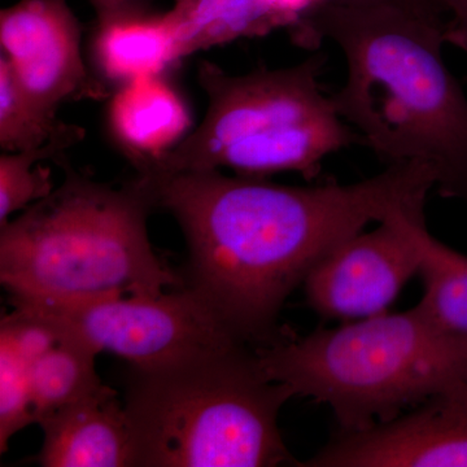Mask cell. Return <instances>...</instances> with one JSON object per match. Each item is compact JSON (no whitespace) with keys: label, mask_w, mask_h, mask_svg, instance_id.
Returning a JSON list of instances; mask_svg holds the SVG:
<instances>
[{"label":"cell","mask_w":467,"mask_h":467,"mask_svg":"<svg viewBox=\"0 0 467 467\" xmlns=\"http://www.w3.org/2000/svg\"><path fill=\"white\" fill-rule=\"evenodd\" d=\"M73 126L34 103L18 84L7 58L0 57V147L5 152L45 146Z\"/></svg>","instance_id":"18"},{"label":"cell","mask_w":467,"mask_h":467,"mask_svg":"<svg viewBox=\"0 0 467 467\" xmlns=\"http://www.w3.org/2000/svg\"><path fill=\"white\" fill-rule=\"evenodd\" d=\"M254 352L270 380L330 407L343 432L389 422L467 380V340L417 306L304 337L282 333Z\"/></svg>","instance_id":"5"},{"label":"cell","mask_w":467,"mask_h":467,"mask_svg":"<svg viewBox=\"0 0 467 467\" xmlns=\"http://www.w3.org/2000/svg\"><path fill=\"white\" fill-rule=\"evenodd\" d=\"M306 467H467V380L389 422L340 431Z\"/></svg>","instance_id":"10"},{"label":"cell","mask_w":467,"mask_h":467,"mask_svg":"<svg viewBox=\"0 0 467 467\" xmlns=\"http://www.w3.org/2000/svg\"><path fill=\"white\" fill-rule=\"evenodd\" d=\"M155 0H90L97 12L98 23H106L113 18L131 16L152 11Z\"/></svg>","instance_id":"22"},{"label":"cell","mask_w":467,"mask_h":467,"mask_svg":"<svg viewBox=\"0 0 467 467\" xmlns=\"http://www.w3.org/2000/svg\"><path fill=\"white\" fill-rule=\"evenodd\" d=\"M445 21L447 43L467 51V0H435Z\"/></svg>","instance_id":"21"},{"label":"cell","mask_w":467,"mask_h":467,"mask_svg":"<svg viewBox=\"0 0 467 467\" xmlns=\"http://www.w3.org/2000/svg\"><path fill=\"white\" fill-rule=\"evenodd\" d=\"M324 64L318 54L292 67L232 75L201 61L198 79L208 99L202 124L173 150L135 171L230 169L247 177L297 173L315 180L326 158L362 144L322 88Z\"/></svg>","instance_id":"6"},{"label":"cell","mask_w":467,"mask_h":467,"mask_svg":"<svg viewBox=\"0 0 467 467\" xmlns=\"http://www.w3.org/2000/svg\"><path fill=\"white\" fill-rule=\"evenodd\" d=\"M135 175L155 208L169 212L183 232L184 285L254 347L281 337L276 321L285 301L331 248L396 209L425 205L435 189L434 175L420 164L316 186L221 171Z\"/></svg>","instance_id":"1"},{"label":"cell","mask_w":467,"mask_h":467,"mask_svg":"<svg viewBox=\"0 0 467 467\" xmlns=\"http://www.w3.org/2000/svg\"><path fill=\"white\" fill-rule=\"evenodd\" d=\"M45 467H133V441L124 404L106 387L98 395L39 420Z\"/></svg>","instance_id":"11"},{"label":"cell","mask_w":467,"mask_h":467,"mask_svg":"<svg viewBox=\"0 0 467 467\" xmlns=\"http://www.w3.org/2000/svg\"><path fill=\"white\" fill-rule=\"evenodd\" d=\"M92 50L101 76L119 86L164 76L181 61L167 12L150 11L97 23Z\"/></svg>","instance_id":"14"},{"label":"cell","mask_w":467,"mask_h":467,"mask_svg":"<svg viewBox=\"0 0 467 467\" xmlns=\"http://www.w3.org/2000/svg\"><path fill=\"white\" fill-rule=\"evenodd\" d=\"M180 60L243 38H259L296 20L275 0H175L167 12Z\"/></svg>","instance_id":"13"},{"label":"cell","mask_w":467,"mask_h":467,"mask_svg":"<svg viewBox=\"0 0 467 467\" xmlns=\"http://www.w3.org/2000/svg\"><path fill=\"white\" fill-rule=\"evenodd\" d=\"M11 303L47 322L60 337L78 340L98 353H113L131 367H152L243 342L186 285L156 295Z\"/></svg>","instance_id":"7"},{"label":"cell","mask_w":467,"mask_h":467,"mask_svg":"<svg viewBox=\"0 0 467 467\" xmlns=\"http://www.w3.org/2000/svg\"><path fill=\"white\" fill-rule=\"evenodd\" d=\"M82 29L67 0H18L0 12V45L27 97L47 112L67 101L99 99L81 50Z\"/></svg>","instance_id":"9"},{"label":"cell","mask_w":467,"mask_h":467,"mask_svg":"<svg viewBox=\"0 0 467 467\" xmlns=\"http://www.w3.org/2000/svg\"><path fill=\"white\" fill-rule=\"evenodd\" d=\"M32 364L0 340V453L17 432L34 423Z\"/></svg>","instance_id":"19"},{"label":"cell","mask_w":467,"mask_h":467,"mask_svg":"<svg viewBox=\"0 0 467 467\" xmlns=\"http://www.w3.org/2000/svg\"><path fill=\"white\" fill-rule=\"evenodd\" d=\"M275 2L295 17L296 26L310 9L322 5H349V7L399 5V7L411 9L423 16L444 23V18H442L435 0H275Z\"/></svg>","instance_id":"20"},{"label":"cell","mask_w":467,"mask_h":467,"mask_svg":"<svg viewBox=\"0 0 467 467\" xmlns=\"http://www.w3.org/2000/svg\"><path fill=\"white\" fill-rule=\"evenodd\" d=\"M423 208L401 212L402 223L416 245L418 275L425 285L417 306L445 334L467 340V256L430 234Z\"/></svg>","instance_id":"15"},{"label":"cell","mask_w":467,"mask_h":467,"mask_svg":"<svg viewBox=\"0 0 467 467\" xmlns=\"http://www.w3.org/2000/svg\"><path fill=\"white\" fill-rule=\"evenodd\" d=\"M85 130L73 126L66 134L36 149L5 152L0 156V227L12 214L26 211L34 202L42 201L55 190L51 171L43 167V160L58 162L64 153L79 140Z\"/></svg>","instance_id":"17"},{"label":"cell","mask_w":467,"mask_h":467,"mask_svg":"<svg viewBox=\"0 0 467 467\" xmlns=\"http://www.w3.org/2000/svg\"><path fill=\"white\" fill-rule=\"evenodd\" d=\"M295 393L233 342L131 367L124 407L133 467H270L294 462L278 417Z\"/></svg>","instance_id":"4"},{"label":"cell","mask_w":467,"mask_h":467,"mask_svg":"<svg viewBox=\"0 0 467 467\" xmlns=\"http://www.w3.org/2000/svg\"><path fill=\"white\" fill-rule=\"evenodd\" d=\"M107 119L110 135L135 171L173 150L192 129L186 101L162 76L119 86Z\"/></svg>","instance_id":"12"},{"label":"cell","mask_w":467,"mask_h":467,"mask_svg":"<svg viewBox=\"0 0 467 467\" xmlns=\"http://www.w3.org/2000/svg\"><path fill=\"white\" fill-rule=\"evenodd\" d=\"M396 209L371 232L337 243L309 270L306 300L326 319L352 322L389 312L405 285L418 275L416 245Z\"/></svg>","instance_id":"8"},{"label":"cell","mask_w":467,"mask_h":467,"mask_svg":"<svg viewBox=\"0 0 467 467\" xmlns=\"http://www.w3.org/2000/svg\"><path fill=\"white\" fill-rule=\"evenodd\" d=\"M295 45L333 42L346 60L331 95L384 164H420L442 198L467 202V97L442 57L445 26L399 5H322L291 30Z\"/></svg>","instance_id":"2"},{"label":"cell","mask_w":467,"mask_h":467,"mask_svg":"<svg viewBox=\"0 0 467 467\" xmlns=\"http://www.w3.org/2000/svg\"><path fill=\"white\" fill-rule=\"evenodd\" d=\"M63 182L0 227V282L11 300L156 295L184 285L153 251L142 181L112 186L58 161Z\"/></svg>","instance_id":"3"},{"label":"cell","mask_w":467,"mask_h":467,"mask_svg":"<svg viewBox=\"0 0 467 467\" xmlns=\"http://www.w3.org/2000/svg\"><path fill=\"white\" fill-rule=\"evenodd\" d=\"M98 355L78 340L60 337L33 365L30 376L34 423L106 389L95 368Z\"/></svg>","instance_id":"16"}]
</instances>
